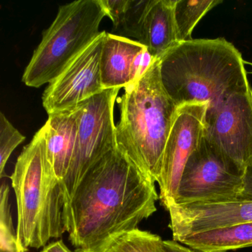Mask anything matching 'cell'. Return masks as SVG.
Instances as JSON below:
<instances>
[{
	"instance_id": "1",
	"label": "cell",
	"mask_w": 252,
	"mask_h": 252,
	"mask_svg": "<svg viewBox=\"0 0 252 252\" xmlns=\"http://www.w3.org/2000/svg\"><path fill=\"white\" fill-rule=\"evenodd\" d=\"M156 182L119 147L85 174L64 206L63 220L75 252H106L125 233L157 211Z\"/></svg>"
},
{
	"instance_id": "8",
	"label": "cell",
	"mask_w": 252,
	"mask_h": 252,
	"mask_svg": "<svg viewBox=\"0 0 252 252\" xmlns=\"http://www.w3.org/2000/svg\"><path fill=\"white\" fill-rule=\"evenodd\" d=\"M204 136L240 172L252 163V88L208 108Z\"/></svg>"
},
{
	"instance_id": "16",
	"label": "cell",
	"mask_w": 252,
	"mask_h": 252,
	"mask_svg": "<svg viewBox=\"0 0 252 252\" xmlns=\"http://www.w3.org/2000/svg\"><path fill=\"white\" fill-rule=\"evenodd\" d=\"M107 17L113 22L116 36L138 41L146 14L152 0H101Z\"/></svg>"
},
{
	"instance_id": "7",
	"label": "cell",
	"mask_w": 252,
	"mask_h": 252,
	"mask_svg": "<svg viewBox=\"0 0 252 252\" xmlns=\"http://www.w3.org/2000/svg\"><path fill=\"white\" fill-rule=\"evenodd\" d=\"M243 176L203 135L187 160L172 204L237 200L243 190Z\"/></svg>"
},
{
	"instance_id": "3",
	"label": "cell",
	"mask_w": 252,
	"mask_h": 252,
	"mask_svg": "<svg viewBox=\"0 0 252 252\" xmlns=\"http://www.w3.org/2000/svg\"><path fill=\"white\" fill-rule=\"evenodd\" d=\"M125 89L118 99L121 116L116 125L117 147L158 183L165 146L179 107L163 89L159 60Z\"/></svg>"
},
{
	"instance_id": "18",
	"label": "cell",
	"mask_w": 252,
	"mask_h": 252,
	"mask_svg": "<svg viewBox=\"0 0 252 252\" xmlns=\"http://www.w3.org/2000/svg\"><path fill=\"white\" fill-rule=\"evenodd\" d=\"M106 252H166V251L161 237L136 228L118 237Z\"/></svg>"
},
{
	"instance_id": "2",
	"label": "cell",
	"mask_w": 252,
	"mask_h": 252,
	"mask_svg": "<svg viewBox=\"0 0 252 252\" xmlns=\"http://www.w3.org/2000/svg\"><path fill=\"white\" fill-rule=\"evenodd\" d=\"M159 68L163 89L178 107L208 103L211 108L251 88L242 54L224 38L179 42L159 59Z\"/></svg>"
},
{
	"instance_id": "23",
	"label": "cell",
	"mask_w": 252,
	"mask_h": 252,
	"mask_svg": "<svg viewBox=\"0 0 252 252\" xmlns=\"http://www.w3.org/2000/svg\"><path fill=\"white\" fill-rule=\"evenodd\" d=\"M163 246L166 252H195L175 240H163Z\"/></svg>"
},
{
	"instance_id": "10",
	"label": "cell",
	"mask_w": 252,
	"mask_h": 252,
	"mask_svg": "<svg viewBox=\"0 0 252 252\" xmlns=\"http://www.w3.org/2000/svg\"><path fill=\"white\" fill-rule=\"evenodd\" d=\"M105 34L106 32H101L58 77L48 84L42 95V104L48 115L71 111L104 91L100 60Z\"/></svg>"
},
{
	"instance_id": "25",
	"label": "cell",
	"mask_w": 252,
	"mask_h": 252,
	"mask_svg": "<svg viewBox=\"0 0 252 252\" xmlns=\"http://www.w3.org/2000/svg\"><path fill=\"white\" fill-rule=\"evenodd\" d=\"M251 66H252V63H251Z\"/></svg>"
},
{
	"instance_id": "13",
	"label": "cell",
	"mask_w": 252,
	"mask_h": 252,
	"mask_svg": "<svg viewBox=\"0 0 252 252\" xmlns=\"http://www.w3.org/2000/svg\"><path fill=\"white\" fill-rule=\"evenodd\" d=\"M145 48L138 41L106 32L100 60L104 90L122 89L130 85L134 60Z\"/></svg>"
},
{
	"instance_id": "14",
	"label": "cell",
	"mask_w": 252,
	"mask_h": 252,
	"mask_svg": "<svg viewBox=\"0 0 252 252\" xmlns=\"http://www.w3.org/2000/svg\"><path fill=\"white\" fill-rule=\"evenodd\" d=\"M175 0H152L146 14L138 42L159 60L179 43L175 23Z\"/></svg>"
},
{
	"instance_id": "22",
	"label": "cell",
	"mask_w": 252,
	"mask_h": 252,
	"mask_svg": "<svg viewBox=\"0 0 252 252\" xmlns=\"http://www.w3.org/2000/svg\"><path fill=\"white\" fill-rule=\"evenodd\" d=\"M237 200L252 201V163L249 165L243 176V190Z\"/></svg>"
},
{
	"instance_id": "12",
	"label": "cell",
	"mask_w": 252,
	"mask_h": 252,
	"mask_svg": "<svg viewBox=\"0 0 252 252\" xmlns=\"http://www.w3.org/2000/svg\"><path fill=\"white\" fill-rule=\"evenodd\" d=\"M42 126L48 159L60 182L70 169L76 148L79 129L76 109L71 111L48 115Z\"/></svg>"
},
{
	"instance_id": "21",
	"label": "cell",
	"mask_w": 252,
	"mask_h": 252,
	"mask_svg": "<svg viewBox=\"0 0 252 252\" xmlns=\"http://www.w3.org/2000/svg\"><path fill=\"white\" fill-rule=\"evenodd\" d=\"M156 60H157L153 57L147 48L141 51L135 57L133 64H132L131 84L141 79L153 65Z\"/></svg>"
},
{
	"instance_id": "4",
	"label": "cell",
	"mask_w": 252,
	"mask_h": 252,
	"mask_svg": "<svg viewBox=\"0 0 252 252\" xmlns=\"http://www.w3.org/2000/svg\"><path fill=\"white\" fill-rule=\"evenodd\" d=\"M11 180L17 209V237L22 250L45 247L65 231L64 198L48 159L43 128L17 158Z\"/></svg>"
},
{
	"instance_id": "24",
	"label": "cell",
	"mask_w": 252,
	"mask_h": 252,
	"mask_svg": "<svg viewBox=\"0 0 252 252\" xmlns=\"http://www.w3.org/2000/svg\"><path fill=\"white\" fill-rule=\"evenodd\" d=\"M41 252H73L62 240H57L45 246Z\"/></svg>"
},
{
	"instance_id": "20",
	"label": "cell",
	"mask_w": 252,
	"mask_h": 252,
	"mask_svg": "<svg viewBox=\"0 0 252 252\" xmlns=\"http://www.w3.org/2000/svg\"><path fill=\"white\" fill-rule=\"evenodd\" d=\"M26 140L2 112L0 113V178L4 177L5 167L16 148Z\"/></svg>"
},
{
	"instance_id": "17",
	"label": "cell",
	"mask_w": 252,
	"mask_h": 252,
	"mask_svg": "<svg viewBox=\"0 0 252 252\" xmlns=\"http://www.w3.org/2000/svg\"><path fill=\"white\" fill-rule=\"evenodd\" d=\"M221 0H175V23L179 42L191 40V33L200 20Z\"/></svg>"
},
{
	"instance_id": "11",
	"label": "cell",
	"mask_w": 252,
	"mask_h": 252,
	"mask_svg": "<svg viewBox=\"0 0 252 252\" xmlns=\"http://www.w3.org/2000/svg\"><path fill=\"white\" fill-rule=\"evenodd\" d=\"M169 228L173 240L208 230L252 222V201L234 200L172 204Z\"/></svg>"
},
{
	"instance_id": "9",
	"label": "cell",
	"mask_w": 252,
	"mask_h": 252,
	"mask_svg": "<svg viewBox=\"0 0 252 252\" xmlns=\"http://www.w3.org/2000/svg\"><path fill=\"white\" fill-rule=\"evenodd\" d=\"M208 107V103H194L178 107L165 146L158 182L159 199L166 209L175 201L187 160L204 135Z\"/></svg>"
},
{
	"instance_id": "15",
	"label": "cell",
	"mask_w": 252,
	"mask_h": 252,
	"mask_svg": "<svg viewBox=\"0 0 252 252\" xmlns=\"http://www.w3.org/2000/svg\"><path fill=\"white\" fill-rule=\"evenodd\" d=\"M175 241L195 252H227L250 247L252 246V222L189 234Z\"/></svg>"
},
{
	"instance_id": "19",
	"label": "cell",
	"mask_w": 252,
	"mask_h": 252,
	"mask_svg": "<svg viewBox=\"0 0 252 252\" xmlns=\"http://www.w3.org/2000/svg\"><path fill=\"white\" fill-rule=\"evenodd\" d=\"M9 192L8 184L2 183L0 189V252H26L19 245L17 230L13 225Z\"/></svg>"
},
{
	"instance_id": "6",
	"label": "cell",
	"mask_w": 252,
	"mask_h": 252,
	"mask_svg": "<svg viewBox=\"0 0 252 252\" xmlns=\"http://www.w3.org/2000/svg\"><path fill=\"white\" fill-rule=\"evenodd\" d=\"M119 91L104 90L76 107L79 118L76 148L68 172L60 182L64 206L91 166L117 147L114 107Z\"/></svg>"
},
{
	"instance_id": "5",
	"label": "cell",
	"mask_w": 252,
	"mask_h": 252,
	"mask_svg": "<svg viewBox=\"0 0 252 252\" xmlns=\"http://www.w3.org/2000/svg\"><path fill=\"white\" fill-rule=\"evenodd\" d=\"M105 17L101 0H77L61 5L25 69L23 83L38 88L58 77L101 33L100 25Z\"/></svg>"
}]
</instances>
